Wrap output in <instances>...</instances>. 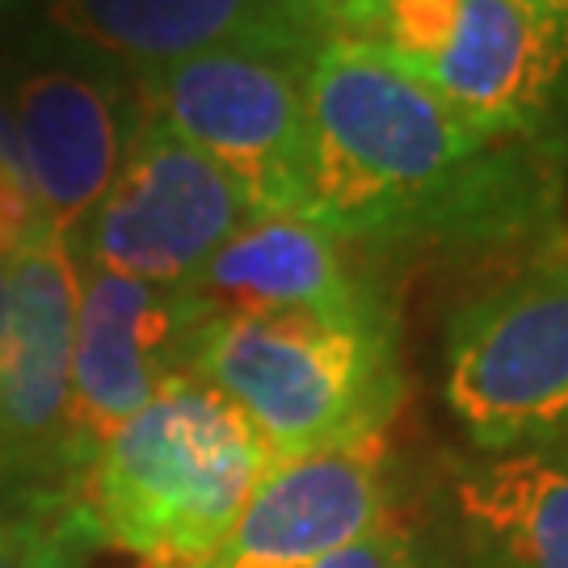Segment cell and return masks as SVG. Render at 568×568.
<instances>
[{
	"label": "cell",
	"instance_id": "1",
	"mask_svg": "<svg viewBox=\"0 0 568 568\" xmlns=\"http://www.w3.org/2000/svg\"><path fill=\"white\" fill-rule=\"evenodd\" d=\"M307 220L337 241L518 244L551 236L560 190L523 140H485L371 42L307 63Z\"/></svg>",
	"mask_w": 568,
	"mask_h": 568
},
{
	"label": "cell",
	"instance_id": "2",
	"mask_svg": "<svg viewBox=\"0 0 568 568\" xmlns=\"http://www.w3.org/2000/svg\"><path fill=\"white\" fill-rule=\"evenodd\" d=\"M270 459L241 408L185 371L89 455L77 509L148 568H206Z\"/></svg>",
	"mask_w": 568,
	"mask_h": 568
},
{
	"label": "cell",
	"instance_id": "3",
	"mask_svg": "<svg viewBox=\"0 0 568 568\" xmlns=\"http://www.w3.org/2000/svg\"><path fill=\"white\" fill-rule=\"evenodd\" d=\"M190 375L224 392L274 459L387 434L405 392L384 304L342 316H211Z\"/></svg>",
	"mask_w": 568,
	"mask_h": 568
},
{
	"label": "cell",
	"instance_id": "4",
	"mask_svg": "<svg viewBox=\"0 0 568 568\" xmlns=\"http://www.w3.org/2000/svg\"><path fill=\"white\" fill-rule=\"evenodd\" d=\"M443 396L476 455L568 447V232L450 316Z\"/></svg>",
	"mask_w": 568,
	"mask_h": 568
},
{
	"label": "cell",
	"instance_id": "5",
	"mask_svg": "<svg viewBox=\"0 0 568 568\" xmlns=\"http://www.w3.org/2000/svg\"><path fill=\"white\" fill-rule=\"evenodd\" d=\"M358 42L501 143L548 126L568 72V26L530 0H392Z\"/></svg>",
	"mask_w": 568,
	"mask_h": 568
},
{
	"label": "cell",
	"instance_id": "6",
	"mask_svg": "<svg viewBox=\"0 0 568 568\" xmlns=\"http://www.w3.org/2000/svg\"><path fill=\"white\" fill-rule=\"evenodd\" d=\"M307 63L257 51H206L131 72V81L143 119L203 152L241 190L248 215H307Z\"/></svg>",
	"mask_w": 568,
	"mask_h": 568
},
{
	"label": "cell",
	"instance_id": "7",
	"mask_svg": "<svg viewBox=\"0 0 568 568\" xmlns=\"http://www.w3.org/2000/svg\"><path fill=\"white\" fill-rule=\"evenodd\" d=\"M248 220L241 190L203 152L143 119L114 185L81 224L89 270L185 286Z\"/></svg>",
	"mask_w": 568,
	"mask_h": 568
},
{
	"label": "cell",
	"instance_id": "8",
	"mask_svg": "<svg viewBox=\"0 0 568 568\" xmlns=\"http://www.w3.org/2000/svg\"><path fill=\"white\" fill-rule=\"evenodd\" d=\"M206 321V307L185 286L84 270L63 408V459L89 464V455L126 417H135L173 375H185Z\"/></svg>",
	"mask_w": 568,
	"mask_h": 568
},
{
	"label": "cell",
	"instance_id": "9",
	"mask_svg": "<svg viewBox=\"0 0 568 568\" xmlns=\"http://www.w3.org/2000/svg\"><path fill=\"white\" fill-rule=\"evenodd\" d=\"M9 110L18 122L34 211L72 241L114 185L135 140V81L119 63L84 51L30 68Z\"/></svg>",
	"mask_w": 568,
	"mask_h": 568
},
{
	"label": "cell",
	"instance_id": "10",
	"mask_svg": "<svg viewBox=\"0 0 568 568\" xmlns=\"http://www.w3.org/2000/svg\"><path fill=\"white\" fill-rule=\"evenodd\" d=\"M392 518L387 434L270 459L206 568H307Z\"/></svg>",
	"mask_w": 568,
	"mask_h": 568
},
{
	"label": "cell",
	"instance_id": "11",
	"mask_svg": "<svg viewBox=\"0 0 568 568\" xmlns=\"http://www.w3.org/2000/svg\"><path fill=\"white\" fill-rule=\"evenodd\" d=\"M13 316L0 366V471L63 459V408L72 384L81 257L72 241L34 215L9 257Z\"/></svg>",
	"mask_w": 568,
	"mask_h": 568
},
{
	"label": "cell",
	"instance_id": "12",
	"mask_svg": "<svg viewBox=\"0 0 568 568\" xmlns=\"http://www.w3.org/2000/svg\"><path fill=\"white\" fill-rule=\"evenodd\" d=\"M60 39L131 72L206 51L312 60L328 39L307 0H47Z\"/></svg>",
	"mask_w": 568,
	"mask_h": 568
},
{
	"label": "cell",
	"instance_id": "13",
	"mask_svg": "<svg viewBox=\"0 0 568 568\" xmlns=\"http://www.w3.org/2000/svg\"><path fill=\"white\" fill-rule=\"evenodd\" d=\"M206 316L366 312L384 300L345 257V241L307 215H248L185 283Z\"/></svg>",
	"mask_w": 568,
	"mask_h": 568
},
{
	"label": "cell",
	"instance_id": "14",
	"mask_svg": "<svg viewBox=\"0 0 568 568\" xmlns=\"http://www.w3.org/2000/svg\"><path fill=\"white\" fill-rule=\"evenodd\" d=\"M450 518L471 568H568V447L450 459Z\"/></svg>",
	"mask_w": 568,
	"mask_h": 568
},
{
	"label": "cell",
	"instance_id": "15",
	"mask_svg": "<svg viewBox=\"0 0 568 568\" xmlns=\"http://www.w3.org/2000/svg\"><path fill=\"white\" fill-rule=\"evenodd\" d=\"M417 560H422L417 535L405 523L387 518L384 527H375L371 535L345 544V548L328 551L307 568H417Z\"/></svg>",
	"mask_w": 568,
	"mask_h": 568
},
{
	"label": "cell",
	"instance_id": "16",
	"mask_svg": "<svg viewBox=\"0 0 568 568\" xmlns=\"http://www.w3.org/2000/svg\"><path fill=\"white\" fill-rule=\"evenodd\" d=\"M34 539H30V568H89L84 556L98 544V535L89 530L84 514L77 506L68 509L55 523H30Z\"/></svg>",
	"mask_w": 568,
	"mask_h": 568
},
{
	"label": "cell",
	"instance_id": "17",
	"mask_svg": "<svg viewBox=\"0 0 568 568\" xmlns=\"http://www.w3.org/2000/svg\"><path fill=\"white\" fill-rule=\"evenodd\" d=\"M34 190L30 178L18 169L0 164V257H13V248L21 244V236L34 224Z\"/></svg>",
	"mask_w": 568,
	"mask_h": 568
},
{
	"label": "cell",
	"instance_id": "18",
	"mask_svg": "<svg viewBox=\"0 0 568 568\" xmlns=\"http://www.w3.org/2000/svg\"><path fill=\"white\" fill-rule=\"evenodd\" d=\"M328 39H363L371 18L392 0H307Z\"/></svg>",
	"mask_w": 568,
	"mask_h": 568
},
{
	"label": "cell",
	"instance_id": "19",
	"mask_svg": "<svg viewBox=\"0 0 568 568\" xmlns=\"http://www.w3.org/2000/svg\"><path fill=\"white\" fill-rule=\"evenodd\" d=\"M30 539H34L30 523L0 518V568H30Z\"/></svg>",
	"mask_w": 568,
	"mask_h": 568
},
{
	"label": "cell",
	"instance_id": "20",
	"mask_svg": "<svg viewBox=\"0 0 568 568\" xmlns=\"http://www.w3.org/2000/svg\"><path fill=\"white\" fill-rule=\"evenodd\" d=\"M0 164L4 169H18L26 173V161H21V143H18V122H13V110L0 98Z\"/></svg>",
	"mask_w": 568,
	"mask_h": 568
},
{
	"label": "cell",
	"instance_id": "21",
	"mask_svg": "<svg viewBox=\"0 0 568 568\" xmlns=\"http://www.w3.org/2000/svg\"><path fill=\"white\" fill-rule=\"evenodd\" d=\"M9 316H13V274H9V257H0V366L9 349Z\"/></svg>",
	"mask_w": 568,
	"mask_h": 568
},
{
	"label": "cell",
	"instance_id": "22",
	"mask_svg": "<svg viewBox=\"0 0 568 568\" xmlns=\"http://www.w3.org/2000/svg\"><path fill=\"white\" fill-rule=\"evenodd\" d=\"M530 4H539V9H548L551 18H560L568 26V0H530Z\"/></svg>",
	"mask_w": 568,
	"mask_h": 568
},
{
	"label": "cell",
	"instance_id": "23",
	"mask_svg": "<svg viewBox=\"0 0 568 568\" xmlns=\"http://www.w3.org/2000/svg\"><path fill=\"white\" fill-rule=\"evenodd\" d=\"M417 568H447V565H443L438 556H426V551H422V560H417Z\"/></svg>",
	"mask_w": 568,
	"mask_h": 568
},
{
	"label": "cell",
	"instance_id": "24",
	"mask_svg": "<svg viewBox=\"0 0 568 568\" xmlns=\"http://www.w3.org/2000/svg\"><path fill=\"white\" fill-rule=\"evenodd\" d=\"M0 4H9V0H0Z\"/></svg>",
	"mask_w": 568,
	"mask_h": 568
}]
</instances>
